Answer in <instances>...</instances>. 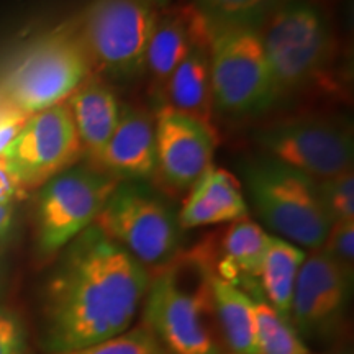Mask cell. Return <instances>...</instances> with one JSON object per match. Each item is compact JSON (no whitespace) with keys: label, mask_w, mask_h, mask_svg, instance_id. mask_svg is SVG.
<instances>
[{"label":"cell","mask_w":354,"mask_h":354,"mask_svg":"<svg viewBox=\"0 0 354 354\" xmlns=\"http://www.w3.org/2000/svg\"><path fill=\"white\" fill-rule=\"evenodd\" d=\"M320 192L331 221L354 220V172L349 169L343 174L318 180Z\"/></svg>","instance_id":"obj_25"},{"label":"cell","mask_w":354,"mask_h":354,"mask_svg":"<svg viewBox=\"0 0 354 354\" xmlns=\"http://www.w3.org/2000/svg\"><path fill=\"white\" fill-rule=\"evenodd\" d=\"M13 218V207L12 202L0 201V238L8 232Z\"/></svg>","instance_id":"obj_30"},{"label":"cell","mask_w":354,"mask_h":354,"mask_svg":"<svg viewBox=\"0 0 354 354\" xmlns=\"http://www.w3.org/2000/svg\"><path fill=\"white\" fill-rule=\"evenodd\" d=\"M322 251L333 258L348 272L353 274L354 264V220H339L331 223Z\"/></svg>","instance_id":"obj_26"},{"label":"cell","mask_w":354,"mask_h":354,"mask_svg":"<svg viewBox=\"0 0 354 354\" xmlns=\"http://www.w3.org/2000/svg\"><path fill=\"white\" fill-rule=\"evenodd\" d=\"M256 302L258 354H312L287 317H282L266 300Z\"/></svg>","instance_id":"obj_22"},{"label":"cell","mask_w":354,"mask_h":354,"mask_svg":"<svg viewBox=\"0 0 354 354\" xmlns=\"http://www.w3.org/2000/svg\"><path fill=\"white\" fill-rule=\"evenodd\" d=\"M0 354H25L24 331L8 312H0Z\"/></svg>","instance_id":"obj_27"},{"label":"cell","mask_w":354,"mask_h":354,"mask_svg":"<svg viewBox=\"0 0 354 354\" xmlns=\"http://www.w3.org/2000/svg\"><path fill=\"white\" fill-rule=\"evenodd\" d=\"M243 176L259 218L277 238L302 250H322L333 221L318 180L268 156L248 161Z\"/></svg>","instance_id":"obj_3"},{"label":"cell","mask_w":354,"mask_h":354,"mask_svg":"<svg viewBox=\"0 0 354 354\" xmlns=\"http://www.w3.org/2000/svg\"><path fill=\"white\" fill-rule=\"evenodd\" d=\"M148 3H151V6H161V3H166L167 0H146Z\"/></svg>","instance_id":"obj_31"},{"label":"cell","mask_w":354,"mask_h":354,"mask_svg":"<svg viewBox=\"0 0 354 354\" xmlns=\"http://www.w3.org/2000/svg\"><path fill=\"white\" fill-rule=\"evenodd\" d=\"M59 354H162V346L151 331L140 325L105 342Z\"/></svg>","instance_id":"obj_24"},{"label":"cell","mask_w":354,"mask_h":354,"mask_svg":"<svg viewBox=\"0 0 354 354\" xmlns=\"http://www.w3.org/2000/svg\"><path fill=\"white\" fill-rule=\"evenodd\" d=\"M113 176L123 179H148L156 172L154 122L143 110L123 107L117 127L99 161Z\"/></svg>","instance_id":"obj_14"},{"label":"cell","mask_w":354,"mask_h":354,"mask_svg":"<svg viewBox=\"0 0 354 354\" xmlns=\"http://www.w3.org/2000/svg\"><path fill=\"white\" fill-rule=\"evenodd\" d=\"M165 97L167 107L212 130L214 100L210 82V39L194 44L166 82Z\"/></svg>","instance_id":"obj_17"},{"label":"cell","mask_w":354,"mask_h":354,"mask_svg":"<svg viewBox=\"0 0 354 354\" xmlns=\"http://www.w3.org/2000/svg\"><path fill=\"white\" fill-rule=\"evenodd\" d=\"M307 253L282 238L271 236L258 279L264 300L282 317L289 318L292 295L300 266Z\"/></svg>","instance_id":"obj_21"},{"label":"cell","mask_w":354,"mask_h":354,"mask_svg":"<svg viewBox=\"0 0 354 354\" xmlns=\"http://www.w3.org/2000/svg\"><path fill=\"white\" fill-rule=\"evenodd\" d=\"M254 143L264 156L297 169L315 180H325L353 169L351 128L320 117L274 122L256 131Z\"/></svg>","instance_id":"obj_9"},{"label":"cell","mask_w":354,"mask_h":354,"mask_svg":"<svg viewBox=\"0 0 354 354\" xmlns=\"http://www.w3.org/2000/svg\"><path fill=\"white\" fill-rule=\"evenodd\" d=\"M68 104L30 115L2 159L21 190L46 184L81 154Z\"/></svg>","instance_id":"obj_11"},{"label":"cell","mask_w":354,"mask_h":354,"mask_svg":"<svg viewBox=\"0 0 354 354\" xmlns=\"http://www.w3.org/2000/svg\"><path fill=\"white\" fill-rule=\"evenodd\" d=\"M91 68L81 37L53 35L35 44L7 74L0 97L19 112L33 115L69 99L86 82Z\"/></svg>","instance_id":"obj_6"},{"label":"cell","mask_w":354,"mask_h":354,"mask_svg":"<svg viewBox=\"0 0 354 354\" xmlns=\"http://www.w3.org/2000/svg\"><path fill=\"white\" fill-rule=\"evenodd\" d=\"M154 138L156 172L171 189L194 187L212 167L215 135L201 122L162 105L154 122Z\"/></svg>","instance_id":"obj_13"},{"label":"cell","mask_w":354,"mask_h":354,"mask_svg":"<svg viewBox=\"0 0 354 354\" xmlns=\"http://www.w3.org/2000/svg\"><path fill=\"white\" fill-rule=\"evenodd\" d=\"M68 107L76 125L81 148L99 161L120 118V105L110 88L99 81H87L69 97Z\"/></svg>","instance_id":"obj_18"},{"label":"cell","mask_w":354,"mask_h":354,"mask_svg":"<svg viewBox=\"0 0 354 354\" xmlns=\"http://www.w3.org/2000/svg\"><path fill=\"white\" fill-rule=\"evenodd\" d=\"M353 274L325 251L305 256L295 281L289 320L302 339H325L338 328L348 307Z\"/></svg>","instance_id":"obj_12"},{"label":"cell","mask_w":354,"mask_h":354,"mask_svg":"<svg viewBox=\"0 0 354 354\" xmlns=\"http://www.w3.org/2000/svg\"><path fill=\"white\" fill-rule=\"evenodd\" d=\"M149 274L95 227L74 240L48 294V346L55 354L105 342L130 330Z\"/></svg>","instance_id":"obj_1"},{"label":"cell","mask_w":354,"mask_h":354,"mask_svg":"<svg viewBox=\"0 0 354 354\" xmlns=\"http://www.w3.org/2000/svg\"><path fill=\"white\" fill-rule=\"evenodd\" d=\"M192 271L172 266L149 281L145 299V326L172 354H221L218 322L215 317L205 264L192 281Z\"/></svg>","instance_id":"obj_2"},{"label":"cell","mask_w":354,"mask_h":354,"mask_svg":"<svg viewBox=\"0 0 354 354\" xmlns=\"http://www.w3.org/2000/svg\"><path fill=\"white\" fill-rule=\"evenodd\" d=\"M24 192L17 180L13 179L10 172H8L6 162H3L2 156H0V201L2 202H12L13 197L19 196Z\"/></svg>","instance_id":"obj_29"},{"label":"cell","mask_w":354,"mask_h":354,"mask_svg":"<svg viewBox=\"0 0 354 354\" xmlns=\"http://www.w3.org/2000/svg\"><path fill=\"white\" fill-rule=\"evenodd\" d=\"M248 215V207L236 177L210 167L194 184L177 220L183 230L227 223Z\"/></svg>","instance_id":"obj_15"},{"label":"cell","mask_w":354,"mask_h":354,"mask_svg":"<svg viewBox=\"0 0 354 354\" xmlns=\"http://www.w3.org/2000/svg\"><path fill=\"white\" fill-rule=\"evenodd\" d=\"M259 37L279 95L312 82L333 55L330 19L312 0H287L272 8Z\"/></svg>","instance_id":"obj_4"},{"label":"cell","mask_w":354,"mask_h":354,"mask_svg":"<svg viewBox=\"0 0 354 354\" xmlns=\"http://www.w3.org/2000/svg\"><path fill=\"white\" fill-rule=\"evenodd\" d=\"M158 15L146 0H94L84 21L82 41L102 71L135 79L146 71V53Z\"/></svg>","instance_id":"obj_8"},{"label":"cell","mask_w":354,"mask_h":354,"mask_svg":"<svg viewBox=\"0 0 354 354\" xmlns=\"http://www.w3.org/2000/svg\"><path fill=\"white\" fill-rule=\"evenodd\" d=\"M143 266L174 258L180 243L177 215L161 197L140 184H117L94 225Z\"/></svg>","instance_id":"obj_7"},{"label":"cell","mask_w":354,"mask_h":354,"mask_svg":"<svg viewBox=\"0 0 354 354\" xmlns=\"http://www.w3.org/2000/svg\"><path fill=\"white\" fill-rule=\"evenodd\" d=\"M203 39H210V32L194 8L162 19L158 17L146 53V71L154 84L165 87L194 44Z\"/></svg>","instance_id":"obj_16"},{"label":"cell","mask_w":354,"mask_h":354,"mask_svg":"<svg viewBox=\"0 0 354 354\" xmlns=\"http://www.w3.org/2000/svg\"><path fill=\"white\" fill-rule=\"evenodd\" d=\"M271 236L272 234L248 215L232 221L221 241L223 259L216 276L238 287L243 282L258 279Z\"/></svg>","instance_id":"obj_20"},{"label":"cell","mask_w":354,"mask_h":354,"mask_svg":"<svg viewBox=\"0 0 354 354\" xmlns=\"http://www.w3.org/2000/svg\"><path fill=\"white\" fill-rule=\"evenodd\" d=\"M210 82L214 110L248 117L271 109L279 97L256 26L210 30Z\"/></svg>","instance_id":"obj_5"},{"label":"cell","mask_w":354,"mask_h":354,"mask_svg":"<svg viewBox=\"0 0 354 354\" xmlns=\"http://www.w3.org/2000/svg\"><path fill=\"white\" fill-rule=\"evenodd\" d=\"M28 117L30 115L19 112L0 97V156L8 148V145L12 143Z\"/></svg>","instance_id":"obj_28"},{"label":"cell","mask_w":354,"mask_h":354,"mask_svg":"<svg viewBox=\"0 0 354 354\" xmlns=\"http://www.w3.org/2000/svg\"><path fill=\"white\" fill-rule=\"evenodd\" d=\"M117 184L84 167L59 172L43 184L37 210L39 250L56 253L91 228Z\"/></svg>","instance_id":"obj_10"},{"label":"cell","mask_w":354,"mask_h":354,"mask_svg":"<svg viewBox=\"0 0 354 354\" xmlns=\"http://www.w3.org/2000/svg\"><path fill=\"white\" fill-rule=\"evenodd\" d=\"M209 286L225 346L232 354H258L254 299L212 272Z\"/></svg>","instance_id":"obj_19"},{"label":"cell","mask_w":354,"mask_h":354,"mask_svg":"<svg viewBox=\"0 0 354 354\" xmlns=\"http://www.w3.org/2000/svg\"><path fill=\"white\" fill-rule=\"evenodd\" d=\"M194 10L205 21L209 32L228 26L259 28L272 10V0H196Z\"/></svg>","instance_id":"obj_23"}]
</instances>
